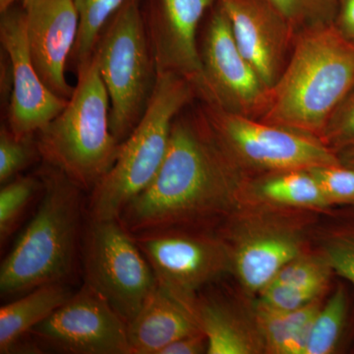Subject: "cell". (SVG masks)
<instances>
[{"mask_svg": "<svg viewBox=\"0 0 354 354\" xmlns=\"http://www.w3.org/2000/svg\"><path fill=\"white\" fill-rule=\"evenodd\" d=\"M330 272L332 268L325 257L319 260L298 256L279 272L272 283L324 290L329 281Z\"/></svg>", "mask_w": 354, "mask_h": 354, "instance_id": "cell-27", "label": "cell"}, {"mask_svg": "<svg viewBox=\"0 0 354 354\" xmlns=\"http://www.w3.org/2000/svg\"><path fill=\"white\" fill-rule=\"evenodd\" d=\"M66 106L37 134L46 165L84 191H92L120 156L122 143L111 129V100L95 58L77 68Z\"/></svg>", "mask_w": 354, "mask_h": 354, "instance_id": "cell-4", "label": "cell"}, {"mask_svg": "<svg viewBox=\"0 0 354 354\" xmlns=\"http://www.w3.org/2000/svg\"><path fill=\"white\" fill-rule=\"evenodd\" d=\"M218 0H141L149 43L158 73L187 79L201 95L204 77L198 28Z\"/></svg>", "mask_w": 354, "mask_h": 354, "instance_id": "cell-12", "label": "cell"}, {"mask_svg": "<svg viewBox=\"0 0 354 354\" xmlns=\"http://www.w3.org/2000/svg\"><path fill=\"white\" fill-rule=\"evenodd\" d=\"M354 86V43L335 24L297 32L286 67L268 91L259 120L321 139Z\"/></svg>", "mask_w": 354, "mask_h": 354, "instance_id": "cell-2", "label": "cell"}, {"mask_svg": "<svg viewBox=\"0 0 354 354\" xmlns=\"http://www.w3.org/2000/svg\"><path fill=\"white\" fill-rule=\"evenodd\" d=\"M41 158L35 136L16 137L6 125L0 129V183L12 180L19 172Z\"/></svg>", "mask_w": 354, "mask_h": 354, "instance_id": "cell-26", "label": "cell"}, {"mask_svg": "<svg viewBox=\"0 0 354 354\" xmlns=\"http://www.w3.org/2000/svg\"><path fill=\"white\" fill-rule=\"evenodd\" d=\"M295 34L317 26L334 24L337 0H268Z\"/></svg>", "mask_w": 354, "mask_h": 354, "instance_id": "cell-25", "label": "cell"}, {"mask_svg": "<svg viewBox=\"0 0 354 354\" xmlns=\"http://www.w3.org/2000/svg\"><path fill=\"white\" fill-rule=\"evenodd\" d=\"M295 239L281 234H266L244 242L235 254V269L249 290L261 291L279 272L299 256Z\"/></svg>", "mask_w": 354, "mask_h": 354, "instance_id": "cell-18", "label": "cell"}, {"mask_svg": "<svg viewBox=\"0 0 354 354\" xmlns=\"http://www.w3.org/2000/svg\"><path fill=\"white\" fill-rule=\"evenodd\" d=\"M26 32L37 72L46 87L69 100L74 87L65 77L78 39L80 17L74 0H20Z\"/></svg>", "mask_w": 354, "mask_h": 354, "instance_id": "cell-14", "label": "cell"}, {"mask_svg": "<svg viewBox=\"0 0 354 354\" xmlns=\"http://www.w3.org/2000/svg\"><path fill=\"white\" fill-rule=\"evenodd\" d=\"M94 57L111 100V129L123 143L148 108L157 82L141 0H125L102 32Z\"/></svg>", "mask_w": 354, "mask_h": 354, "instance_id": "cell-6", "label": "cell"}, {"mask_svg": "<svg viewBox=\"0 0 354 354\" xmlns=\"http://www.w3.org/2000/svg\"><path fill=\"white\" fill-rule=\"evenodd\" d=\"M325 258L333 272L354 286V225L344 228L327 242Z\"/></svg>", "mask_w": 354, "mask_h": 354, "instance_id": "cell-31", "label": "cell"}, {"mask_svg": "<svg viewBox=\"0 0 354 354\" xmlns=\"http://www.w3.org/2000/svg\"><path fill=\"white\" fill-rule=\"evenodd\" d=\"M337 153L342 165L354 167V145L342 149V150Z\"/></svg>", "mask_w": 354, "mask_h": 354, "instance_id": "cell-34", "label": "cell"}, {"mask_svg": "<svg viewBox=\"0 0 354 354\" xmlns=\"http://www.w3.org/2000/svg\"><path fill=\"white\" fill-rule=\"evenodd\" d=\"M191 311L206 335L207 353L248 354L255 351L248 335L225 309L216 304H206L193 306Z\"/></svg>", "mask_w": 354, "mask_h": 354, "instance_id": "cell-20", "label": "cell"}, {"mask_svg": "<svg viewBox=\"0 0 354 354\" xmlns=\"http://www.w3.org/2000/svg\"><path fill=\"white\" fill-rule=\"evenodd\" d=\"M152 267L158 283L191 309L193 293L225 264L220 244L176 230L132 235Z\"/></svg>", "mask_w": 354, "mask_h": 354, "instance_id": "cell-13", "label": "cell"}, {"mask_svg": "<svg viewBox=\"0 0 354 354\" xmlns=\"http://www.w3.org/2000/svg\"><path fill=\"white\" fill-rule=\"evenodd\" d=\"M334 24L344 38L354 43V0H337Z\"/></svg>", "mask_w": 354, "mask_h": 354, "instance_id": "cell-33", "label": "cell"}, {"mask_svg": "<svg viewBox=\"0 0 354 354\" xmlns=\"http://www.w3.org/2000/svg\"><path fill=\"white\" fill-rule=\"evenodd\" d=\"M30 334L59 353L132 354L127 323L86 283Z\"/></svg>", "mask_w": 354, "mask_h": 354, "instance_id": "cell-10", "label": "cell"}, {"mask_svg": "<svg viewBox=\"0 0 354 354\" xmlns=\"http://www.w3.org/2000/svg\"><path fill=\"white\" fill-rule=\"evenodd\" d=\"M208 342L204 333L186 335L165 346L160 354H199L207 353Z\"/></svg>", "mask_w": 354, "mask_h": 354, "instance_id": "cell-32", "label": "cell"}, {"mask_svg": "<svg viewBox=\"0 0 354 354\" xmlns=\"http://www.w3.org/2000/svg\"><path fill=\"white\" fill-rule=\"evenodd\" d=\"M320 308L316 299L290 312L274 311L261 305L258 319L270 351L279 354H305Z\"/></svg>", "mask_w": 354, "mask_h": 354, "instance_id": "cell-19", "label": "cell"}, {"mask_svg": "<svg viewBox=\"0 0 354 354\" xmlns=\"http://www.w3.org/2000/svg\"><path fill=\"white\" fill-rule=\"evenodd\" d=\"M266 199L297 207H327L330 202L315 176L309 171L277 172L260 185Z\"/></svg>", "mask_w": 354, "mask_h": 354, "instance_id": "cell-21", "label": "cell"}, {"mask_svg": "<svg viewBox=\"0 0 354 354\" xmlns=\"http://www.w3.org/2000/svg\"><path fill=\"white\" fill-rule=\"evenodd\" d=\"M198 97L187 79L157 74V82L145 113L122 143L113 169L91 191V220H118L125 207L148 187L162 167L174 121Z\"/></svg>", "mask_w": 354, "mask_h": 354, "instance_id": "cell-5", "label": "cell"}, {"mask_svg": "<svg viewBox=\"0 0 354 354\" xmlns=\"http://www.w3.org/2000/svg\"><path fill=\"white\" fill-rule=\"evenodd\" d=\"M19 1L20 0H0V12H3L9 7L13 6Z\"/></svg>", "mask_w": 354, "mask_h": 354, "instance_id": "cell-35", "label": "cell"}, {"mask_svg": "<svg viewBox=\"0 0 354 354\" xmlns=\"http://www.w3.org/2000/svg\"><path fill=\"white\" fill-rule=\"evenodd\" d=\"M321 140L337 153L354 145V86L330 114Z\"/></svg>", "mask_w": 354, "mask_h": 354, "instance_id": "cell-28", "label": "cell"}, {"mask_svg": "<svg viewBox=\"0 0 354 354\" xmlns=\"http://www.w3.org/2000/svg\"><path fill=\"white\" fill-rule=\"evenodd\" d=\"M85 283L130 323L158 288L145 255L118 220H91L84 244Z\"/></svg>", "mask_w": 354, "mask_h": 354, "instance_id": "cell-8", "label": "cell"}, {"mask_svg": "<svg viewBox=\"0 0 354 354\" xmlns=\"http://www.w3.org/2000/svg\"><path fill=\"white\" fill-rule=\"evenodd\" d=\"M239 50L266 87L278 81L295 43V32L268 0H218Z\"/></svg>", "mask_w": 354, "mask_h": 354, "instance_id": "cell-15", "label": "cell"}, {"mask_svg": "<svg viewBox=\"0 0 354 354\" xmlns=\"http://www.w3.org/2000/svg\"><path fill=\"white\" fill-rule=\"evenodd\" d=\"M230 160L272 171H309L341 164L318 138L204 102L200 109Z\"/></svg>", "mask_w": 354, "mask_h": 354, "instance_id": "cell-7", "label": "cell"}, {"mask_svg": "<svg viewBox=\"0 0 354 354\" xmlns=\"http://www.w3.org/2000/svg\"><path fill=\"white\" fill-rule=\"evenodd\" d=\"M348 316V295L342 286H339L317 313L305 354L333 353L346 328Z\"/></svg>", "mask_w": 354, "mask_h": 354, "instance_id": "cell-23", "label": "cell"}, {"mask_svg": "<svg viewBox=\"0 0 354 354\" xmlns=\"http://www.w3.org/2000/svg\"><path fill=\"white\" fill-rule=\"evenodd\" d=\"M232 160L201 111L177 118L157 176L118 221L131 235L169 232L223 211L234 183Z\"/></svg>", "mask_w": 354, "mask_h": 354, "instance_id": "cell-1", "label": "cell"}, {"mask_svg": "<svg viewBox=\"0 0 354 354\" xmlns=\"http://www.w3.org/2000/svg\"><path fill=\"white\" fill-rule=\"evenodd\" d=\"M73 293L64 283H46L0 309V353H12L21 339L64 305Z\"/></svg>", "mask_w": 354, "mask_h": 354, "instance_id": "cell-17", "label": "cell"}, {"mask_svg": "<svg viewBox=\"0 0 354 354\" xmlns=\"http://www.w3.org/2000/svg\"><path fill=\"white\" fill-rule=\"evenodd\" d=\"M43 185L41 177L21 176L4 184L0 191V241L1 245L13 234L28 205Z\"/></svg>", "mask_w": 354, "mask_h": 354, "instance_id": "cell-24", "label": "cell"}, {"mask_svg": "<svg viewBox=\"0 0 354 354\" xmlns=\"http://www.w3.org/2000/svg\"><path fill=\"white\" fill-rule=\"evenodd\" d=\"M0 18V41L11 69L8 127L16 137L36 136L64 111L68 100L43 82L32 62L22 6L9 7Z\"/></svg>", "mask_w": 354, "mask_h": 354, "instance_id": "cell-11", "label": "cell"}, {"mask_svg": "<svg viewBox=\"0 0 354 354\" xmlns=\"http://www.w3.org/2000/svg\"><path fill=\"white\" fill-rule=\"evenodd\" d=\"M321 291L320 288L271 283L260 291L261 305L274 311H295L314 301Z\"/></svg>", "mask_w": 354, "mask_h": 354, "instance_id": "cell-29", "label": "cell"}, {"mask_svg": "<svg viewBox=\"0 0 354 354\" xmlns=\"http://www.w3.org/2000/svg\"><path fill=\"white\" fill-rule=\"evenodd\" d=\"M127 330L132 354H160L177 339L202 332L192 311L160 285Z\"/></svg>", "mask_w": 354, "mask_h": 354, "instance_id": "cell-16", "label": "cell"}, {"mask_svg": "<svg viewBox=\"0 0 354 354\" xmlns=\"http://www.w3.org/2000/svg\"><path fill=\"white\" fill-rule=\"evenodd\" d=\"M200 55L203 102L228 113L259 118L269 90L239 50L227 15L218 1L212 7Z\"/></svg>", "mask_w": 354, "mask_h": 354, "instance_id": "cell-9", "label": "cell"}, {"mask_svg": "<svg viewBox=\"0 0 354 354\" xmlns=\"http://www.w3.org/2000/svg\"><path fill=\"white\" fill-rule=\"evenodd\" d=\"M39 176L44 194L38 209L1 263L2 297L26 293L46 283H64L74 268L83 190L48 165Z\"/></svg>", "mask_w": 354, "mask_h": 354, "instance_id": "cell-3", "label": "cell"}, {"mask_svg": "<svg viewBox=\"0 0 354 354\" xmlns=\"http://www.w3.org/2000/svg\"><path fill=\"white\" fill-rule=\"evenodd\" d=\"M332 203L354 205V167L342 164L309 169Z\"/></svg>", "mask_w": 354, "mask_h": 354, "instance_id": "cell-30", "label": "cell"}, {"mask_svg": "<svg viewBox=\"0 0 354 354\" xmlns=\"http://www.w3.org/2000/svg\"><path fill=\"white\" fill-rule=\"evenodd\" d=\"M125 0H74L79 17L78 39L71 58L76 69L92 59L102 32Z\"/></svg>", "mask_w": 354, "mask_h": 354, "instance_id": "cell-22", "label": "cell"}]
</instances>
